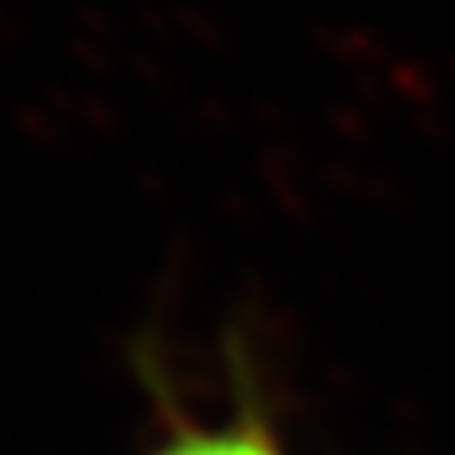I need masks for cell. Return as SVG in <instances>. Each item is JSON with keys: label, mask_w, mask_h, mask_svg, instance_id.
Here are the masks:
<instances>
[{"label": "cell", "mask_w": 455, "mask_h": 455, "mask_svg": "<svg viewBox=\"0 0 455 455\" xmlns=\"http://www.w3.org/2000/svg\"><path fill=\"white\" fill-rule=\"evenodd\" d=\"M158 455H276V448L251 430H222V434H187L162 448Z\"/></svg>", "instance_id": "6da1fadb"}]
</instances>
